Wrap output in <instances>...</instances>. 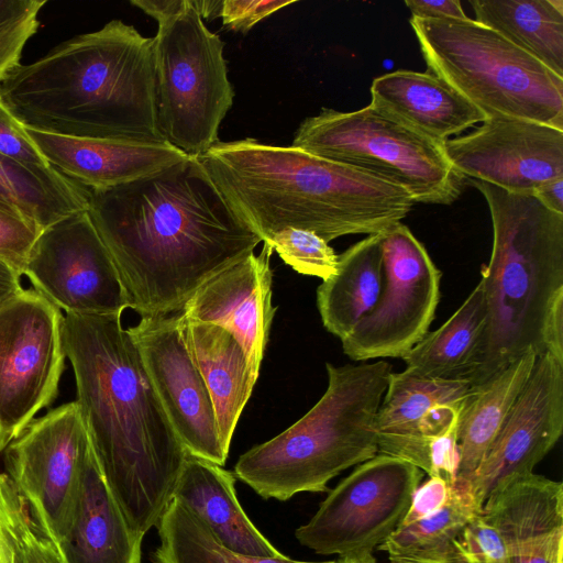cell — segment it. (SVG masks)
<instances>
[{
    "label": "cell",
    "mask_w": 563,
    "mask_h": 563,
    "mask_svg": "<svg viewBox=\"0 0 563 563\" xmlns=\"http://www.w3.org/2000/svg\"><path fill=\"white\" fill-rule=\"evenodd\" d=\"M0 98L27 129L166 142L157 120L154 37L118 19L19 65L0 84Z\"/></svg>",
    "instance_id": "cell-3"
},
{
    "label": "cell",
    "mask_w": 563,
    "mask_h": 563,
    "mask_svg": "<svg viewBox=\"0 0 563 563\" xmlns=\"http://www.w3.org/2000/svg\"><path fill=\"white\" fill-rule=\"evenodd\" d=\"M512 563H563V485L532 473L489 496L482 509Z\"/></svg>",
    "instance_id": "cell-19"
},
{
    "label": "cell",
    "mask_w": 563,
    "mask_h": 563,
    "mask_svg": "<svg viewBox=\"0 0 563 563\" xmlns=\"http://www.w3.org/2000/svg\"><path fill=\"white\" fill-rule=\"evenodd\" d=\"M532 196L549 210L563 214V177L541 185Z\"/></svg>",
    "instance_id": "cell-44"
},
{
    "label": "cell",
    "mask_w": 563,
    "mask_h": 563,
    "mask_svg": "<svg viewBox=\"0 0 563 563\" xmlns=\"http://www.w3.org/2000/svg\"><path fill=\"white\" fill-rule=\"evenodd\" d=\"M481 511L470 485L456 479L450 499L440 510L399 526L377 549L387 552L390 563H465L457 538Z\"/></svg>",
    "instance_id": "cell-29"
},
{
    "label": "cell",
    "mask_w": 563,
    "mask_h": 563,
    "mask_svg": "<svg viewBox=\"0 0 563 563\" xmlns=\"http://www.w3.org/2000/svg\"><path fill=\"white\" fill-rule=\"evenodd\" d=\"M46 0H0V84L21 65L22 52L40 27Z\"/></svg>",
    "instance_id": "cell-36"
},
{
    "label": "cell",
    "mask_w": 563,
    "mask_h": 563,
    "mask_svg": "<svg viewBox=\"0 0 563 563\" xmlns=\"http://www.w3.org/2000/svg\"><path fill=\"white\" fill-rule=\"evenodd\" d=\"M334 563H376V559L372 553L340 556Z\"/></svg>",
    "instance_id": "cell-47"
},
{
    "label": "cell",
    "mask_w": 563,
    "mask_h": 563,
    "mask_svg": "<svg viewBox=\"0 0 563 563\" xmlns=\"http://www.w3.org/2000/svg\"><path fill=\"white\" fill-rule=\"evenodd\" d=\"M273 250L296 272L322 280L336 271L338 255L316 233L288 228L275 233L268 241Z\"/></svg>",
    "instance_id": "cell-35"
},
{
    "label": "cell",
    "mask_w": 563,
    "mask_h": 563,
    "mask_svg": "<svg viewBox=\"0 0 563 563\" xmlns=\"http://www.w3.org/2000/svg\"><path fill=\"white\" fill-rule=\"evenodd\" d=\"M89 192V217L142 317L181 311L262 242L197 157Z\"/></svg>",
    "instance_id": "cell-1"
},
{
    "label": "cell",
    "mask_w": 563,
    "mask_h": 563,
    "mask_svg": "<svg viewBox=\"0 0 563 563\" xmlns=\"http://www.w3.org/2000/svg\"><path fill=\"white\" fill-rule=\"evenodd\" d=\"M486 322V301L478 282L455 312L402 357L406 369L427 377L466 378L477 358Z\"/></svg>",
    "instance_id": "cell-28"
},
{
    "label": "cell",
    "mask_w": 563,
    "mask_h": 563,
    "mask_svg": "<svg viewBox=\"0 0 563 563\" xmlns=\"http://www.w3.org/2000/svg\"><path fill=\"white\" fill-rule=\"evenodd\" d=\"M411 18L418 19H467L459 0H406Z\"/></svg>",
    "instance_id": "cell-43"
},
{
    "label": "cell",
    "mask_w": 563,
    "mask_h": 563,
    "mask_svg": "<svg viewBox=\"0 0 563 563\" xmlns=\"http://www.w3.org/2000/svg\"><path fill=\"white\" fill-rule=\"evenodd\" d=\"M0 155L36 174L53 168L30 136L26 128L14 117L0 98Z\"/></svg>",
    "instance_id": "cell-39"
},
{
    "label": "cell",
    "mask_w": 563,
    "mask_h": 563,
    "mask_svg": "<svg viewBox=\"0 0 563 563\" xmlns=\"http://www.w3.org/2000/svg\"><path fill=\"white\" fill-rule=\"evenodd\" d=\"M457 429L459 422L438 434L378 432V453L404 460L453 486L460 462Z\"/></svg>",
    "instance_id": "cell-34"
},
{
    "label": "cell",
    "mask_w": 563,
    "mask_h": 563,
    "mask_svg": "<svg viewBox=\"0 0 563 563\" xmlns=\"http://www.w3.org/2000/svg\"><path fill=\"white\" fill-rule=\"evenodd\" d=\"M382 235H367L338 255L336 271L317 289L324 328L340 340L375 308L383 287Z\"/></svg>",
    "instance_id": "cell-25"
},
{
    "label": "cell",
    "mask_w": 563,
    "mask_h": 563,
    "mask_svg": "<svg viewBox=\"0 0 563 563\" xmlns=\"http://www.w3.org/2000/svg\"><path fill=\"white\" fill-rule=\"evenodd\" d=\"M128 330L188 454L223 466L229 451L222 445L207 385L184 340L179 313L142 317Z\"/></svg>",
    "instance_id": "cell-15"
},
{
    "label": "cell",
    "mask_w": 563,
    "mask_h": 563,
    "mask_svg": "<svg viewBox=\"0 0 563 563\" xmlns=\"http://www.w3.org/2000/svg\"><path fill=\"white\" fill-rule=\"evenodd\" d=\"M453 486L439 477H430L419 485L400 526L412 523L440 510L450 499Z\"/></svg>",
    "instance_id": "cell-41"
},
{
    "label": "cell",
    "mask_w": 563,
    "mask_h": 563,
    "mask_svg": "<svg viewBox=\"0 0 563 563\" xmlns=\"http://www.w3.org/2000/svg\"><path fill=\"white\" fill-rule=\"evenodd\" d=\"M264 242L258 255H247L205 283L186 302L185 318L219 325L243 346L251 365L260 372L276 307L272 305L271 256Z\"/></svg>",
    "instance_id": "cell-18"
},
{
    "label": "cell",
    "mask_w": 563,
    "mask_h": 563,
    "mask_svg": "<svg viewBox=\"0 0 563 563\" xmlns=\"http://www.w3.org/2000/svg\"><path fill=\"white\" fill-rule=\"evenodd\" d=\"M159 544L153 553L155 563H334L303 562L284 554L253 556L227 549L208 525L188 507L172 499L157 525Z\"/></svg>",
    "instance_id": "cell-32"
},
{
    "label": "cell",
    "mask_w": 563,
    "mask_h": 563,
    "mask_svg": "<svg viewBox=\"0 0 563 563\" xmlns=\"http://www.w3.org/2000/svg\"><path fill=\"white\" fill-rule=\"evenodd\" d=\"M294 3L280 0H224L219 16L234 32L247 33L257 22Z\"/></svg>",
    "instance_id": "cell-40"
},
{
    "label": "cell",
    "mask_w": 563,
    "mask_h": 563,
    "mask_svg": "<svg viewBox=\"0 0 563 563\" xmlns=\"http://www.w3.org/2000/svg\"><path fill=\"white\" fill-rule=\"evenodd\" d=\"M563 431V364L544 353L496 439L466 482L479 508L511 479L533 472Z\"/></svg>",
    "instance_id": "cell-17"
},
{
    "label": "cell",
    "mask_w": 563,
    "mask_h": 563,
    "mask_svg": "<svg viewBox=\"0 0 563 563\" xmlns=\"http://www.w3.org/2000/svg\"><path fill=\"white\" fill-rule=\"evenodd\" d=\"M470 183L486 199L493 225L492 253L479 279L487 322L466 377L474 387L529 352L544 354V317L563 292V214L532 195L508 192L477 179Z\"/></svg>",
    "instance_id": "cell-5"
},
{
    "label": "cell",
    "mask_w": 563,
    "mask_h": 563,
    "mask_svg": "<svg viewBox=\"0 0 563 563\" xmlns=\"http://www.w3.org/2000/svg\"><path fill=\"white\" fill-rule=\"evenodd\" d=\"M410 25L429 71L486 115L563 130V77L496 31L467 19H418Z\"/></svg>",
    "instance_id": "cell-7"
},
{
    "label": "cell",
    "mask_w": 563,
    "mask_h": 563,
    "mask_svg": "<svg viewBox=\"0 0 563 563\" xmlns=\"http://www.w3.org/2000/svg\"><path fill=\"white\" fill-rule=\"evenodd\" d=\"M89 189L54 169L36 174L0 155V198L15 206L42 231L89 209Z\"/></svg>",
    "instance_id": "cell-30"
},
{
    "label": "cell",
    "mask_w": 563,
    "mask_h": 563,
    "mask_svg": "<svg viewBox=\"0 0 563 563\" xmlns=\"http://www.w3.org/2000/svg\"><path fill=\"white\" fill-rule=\"evenodd\" d=\"M291 146L347 165L405 189L415 202L450 205L464 177L432 140L368 104L342 112L323 108L305 119Z\"/></svg>",
    "instance_id": "cell-8"
},
{
    "label": "cell",
    "mask_w": 563,
    "mask_h": 563,
    "mask_svg": "<svg viewBox=\"0 0 563 563\" xmlns=\"http://www.w3.org/2000/svg\"><path fill=\"white\" fill-rule=\"evenodd\" d=\"M23 275L65 314H122L129 308L118 269L88 210L44 229Z\"/></svg>",
    "instance_id": "cell-14"
},
{
    "label": "cell",
    "mask_w": 563,
    "mask_h": 563,
    "mask_svg": "<svg viewBox=\"0 0 563 563\" xmlns=\"http://www.w3.org/2000/svg\"><path fill=\"white\" fill-rule=\"evenodd\" d=\"M383 287L373 311L343 340L353 361L402 358L424 335L440 301L441 272L401 222L382 235Z\"/></svg>",
    "instance_id": "cell-13"
},
{
    "label": "cell",
    "mask_w": 563,
    "mask_h": 563,
    "mask_svg": "<svg viewBox=\"0 0 563 563\" xmlns=\"http://www.w3.org/2000/svg\"><path fill=\"white\" fill-rule=\"evenodd\" d=\"M457 548L465 563H512L503 536L482 511L464 526Z\"/></svg>",
    "instance_id": "cell-38"
},
{
    "label": "cell",
    "mask_w": 563,
    "mask_h": 563,
    "mask_svg": "<svg viewBox=\"0 0 563 563\" xmlns=\"http://www.w3.org/2000/svg\"><path fill=\"white\" fill-rule=\"evenodd\" d=\"M371 103L419 133L445 142L487 115L431 71L399 69L375 78Z\"/></svg>",
    "instance_id": "cell-21"
},
{
    "label": "cell",
    "mask_w": 563,
    "mask_h": 563,
    "mask_svg": "<svg viewBox=\"0 0 563 563\" xmlns=\"http://www.w3.org/2000/svg\"><path fill=\"white\" fill-rule=\"evenodd\" d=\"M196 11L200 14L201 19L210 20L219 16L222 1L220 0H192Z\"/></svg>",
    "instance_id": "cell-46"
},
{
    "label": "cell",
    "mask_w": 563,
    "mask_h": 563,
    "mask_svg": "<svg viewBox=\"0 0 563 563\" xmlns=\"http://www.w3.org/2000/svg\"><path fill=\"white\" fill-rule=\"evenodd\" d=\"M3 452L4 473L40 529L56 544L68 528L95 455L78 405L67 402L34 419Z\"/></svg>",
    "instance_id": "cell-12"
},
{
    "label": "cell",
    "mask_w": 563,
    "mask_h": 563,
    "mask_svg": "<svg viewBox=\"0 0 563 563\" xmlns=\"http://www.w3.org/2000/svg\"><path fill=\"white\" fill-rule=\"evenodd\" d=\"M42 230L15 206L0 198V258L21 275Z\"/></svg>",
    "instance_id": "cell-37"
},
{
    "label": "cell",
    "mask_w": 563,
    "mask_h": 563,
    "mask_svg": "<svg viewBox=\"0 0 563 563\" xmlns=\"http://www.w3.org/2000/svg\"><path fill=\"white\" fill-rule=\"evenodd\" d=\"M142 540L129 527L95 454L68 528L55 544L62 563H141Z\"/></svg>",
    "instance_id": "cell-22"
},
{
    "label": "cell",
    "mask_w": 563,
    "mask_h": 563,
    "mask_svg": "<svg viewBox=\"0 0 563 563\" xmlns=\"http://www.w3.org/2000/svg\"><path fill=\"white\" fill-rule=\"evenodd\" d=\"M475 21L563 77L562 0H471Z\"/></svg>",
    "instance_id": "cell-27"
},
{
    "label": "cell",
    "mask_w": 563,
    "mask_h": 563,
    "mask_svg": "<svg viewBox=\"0 0 563 563\" xmlns=\"http://www.w3.org/2000/svg\"><path fill=\"white\" fill-rule=\"evenodd\" d=\"M228 202L261 236L292 228L325 242L380 234L407 217L402 188L294 146L218 141L197 157Z\"/></svg>",
    "instance_id": "cell-4"
},
{
    "label": "cell",
    "mask_w": 563,
    "mask_h": 563,
    "mask_svg": "<svg viewBox=\"0 0 563 563\" xmlns=\"http://www.w3.org/2000/svg\"><path fill=\"white\" fill-rule=\"evenodd\" d=\"M391 364L327 363L328 387L297 422L242 454L234 475L264 499L330 492L344 470L378 453L376 417Z\"/></svg>",
    "instance_id": "cell-6"
},
{
    "label": "cell",
    "mask_w": 563,
    "mask_h": 563,
    "mask_svg": "<svg viewBox=\"0 0 563 563\" xmlns=\"http://www.w3.org/2000/svg\"><path fill=\"white\" fill-rule=\"evenodd\" d=\"M0 523L12 563H62L55 544L40 529L25 498L5 473H0Z\"/></svg>",
    "instance_id": "cell-33"
},
{
    "label": "cell",
    "mask_w": 563,
    "mask_h": 563,
    "mask_svg": "<svg viewBox=\"0 0 563 563\" xmlns=\"http://www.w3.org/2000/svg\"><path fill=\"white\" fill-rule=\"evenodd\" d=\"M62 341L76 404L102 475L143 539L173 498L188 455L121 314H64Z\"/></svg>",
    "instance_id": "cell-2"
},
{
    "label": "cell",
    "mask_w": 563,
    "mask_h": 563,
    "mask_svg": "<svg viewBox=\"0 0 563 563\" xmlns=\"http://www.w3.org/2000/svg\"><path fill=\"white\" fill-rule=\"evenodd\" d=\"M542 345L544 353L563 364V292L555 297L544 317Z\"/></svg>",
    "instance_id": "cell-42"
},
{
    "label": "cell",
    "mask_w": 563,
    "mask_h": 563,
    "mask_svg": "<svg viewBox=\"0 0 563 563\" xmlns=\"http://www.w3.org/2000/svg\"><path fill=\"white\" fill-rule=\"evenodd\" d=\"M234 483V475L222 466L188 454L172 499L200 517L227 549L253 556L280 555L244 512Z\"/></svg>",
    "instance_id": "cell-24"
},
{
    "label": "cell",
    "mask_w": 563,
    "mask_h": 563,
    "mask_svg": "<svg viewBox=\"0 0 563 563\" xmlns=\"http://www.w3.org/2000/svg\"><path fill=\"white\" fill-rule=\"evenodd\" d=\"M26 130L53 168L89 189L126 184L188 157L167 142L81 139Z\"/></svg>",
    "instance_id": "cell-20"
},
{
    "label": "cell",
    "mask_w": 563,
    "mask_h": 563,
    "mask_svg": "<svg viewBox=\"0 0 563 563\" xmlns=\"http://www.w3.org/2000/svg\"><path fill=\"white\" fill-rule=\"evenodd\" d=\"M180 317V328L188 351L209 390L219 435L227 451L243 411L252 395L260 372L227 329Z\"/></svg>",
    "instance_id": "cell-23"
},
{
    "label": "cell",
    "mask_w": 563,
    "mask_h": 563,
    "mask_svg": "<svg viewBox=\"0 0 563 563\" xmlns=\"http://www.w3.org/2000/svg\"><path fill=\"white\" fill-rule=\"evenodd\" d=\"M537 354L529 352L482 385L472 387L459 417V470L456 479L467 482L496 439L525 387Z\"/></svg>",
    "instance_id": "cell-26"
},
{
    "label": "cell",
    "mask_w": 563,
    "mask_h": 563,
    "mask_svg": "<svg viewBox=\"0 0 563 563\" xmlns=\"http://www.w3.org/2000/svg\"><path fill=\"white\" fill-rule=\"evenodd\" d=\"M21 276L16 269L0 258V307L22 292Z\"/></svg>",
    "instance_id": "cell-45"
},
{
    "label": "cell",
    "mask_w": 563,
    "mask_h": 563,
    "mask_svg": "<svg viewBox=\"0 0 563 563\" xmlns=\"http://www.w3.org/2000/svg\"><path fill=\"white\" fill-rule=\"evenodd\" d=\"M154 36L156 107L164 140L191 157L218 141L234 90L224 43L205 24L192 0L157 22Z\"/></svg>",
    "instance_id": "cell-9"
},
{
    "label": "cell",
    "mask_w": 563,
    "mask_h": 563,
    "mask_svg": "<svg viewBox=\"0 0 563 563\" xmlns=\"http://www.w3.org/2000/svg\"><path fill=\"white\" fill-rule=\"evenodd\" d=\"M471 390L466 378L427 377L406 368L391 372L376 417L377 431L419 433L433 409L462 405Z\"/></svg>",
    "instance_id": "cell-31"
},
{
    "label": "cell",
    "mask_w": 563,
    "mask_h": 563,
    "mask_svg": "<svg viewBox=\"0 0 563 563\" xmlns=\"http://www.w3.org/2000/svg\"><path fill=\"white\" fill-rule=\"evenodd\" d=\"M422 476L415 465L377 453L329 492L295 537L322 555L372 553L400 526Z\"/></svg>",
    "instance_id": "cell-10"
},
{
    "label": "cell",
    "mask_w": 563,
    "mask_h": 563,
    "mask_svg": "<svg viewBox=\"0 0 563 563\" xmlns=\"http://www.w3.org/2000/svg\"><path fill=\"white\" fill-rule=\"evenodd\" d=\"M63 317L34 288L0 307V453L58 395Z\"/></svg>",
    "instance_id": "cell-11"
},
{
    "label": "cell",
    "mask_w": 563,
    "mask_h": 563,
    "mask_svg": "<svg viewBox=\"0 0 563 563\" xmlns=\"http://www.w3.org/2000/svg\"><path fill=\"white\" fill-rule=\"evenodd\" d=\"M0 563H12L10 548L0 523Z\"/></svg>",
    "instance_id": "cell-48"
},
{
    "label": "cell",
    "mask_w": 563,
    "mask_h": 563,
    "mask_svg": "<svg viewBox=\"0 0 563 563\" xmlns=\"http://www.w3.org/2000/svg\"><path fill=\"white\" fill-rule=\"evenodd\" d=\"M451 166L464 178L533 195L563 177V130L530 120L488 115L474 131L444 142Z\"/></svg>",
    "instance_id": "cell-16"
}]
</instances>
